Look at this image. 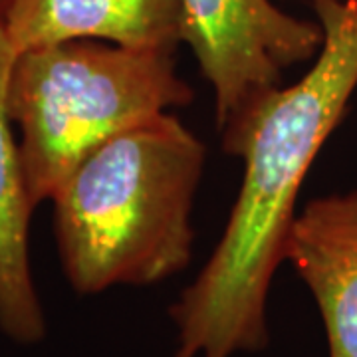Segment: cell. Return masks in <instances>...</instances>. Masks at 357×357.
<instances>
[{"label": "cell", "instance_id": "cell-7", "mask_svg": "<svg viewBox=\"0 0 357 357\" xmlns=\"http://www.w3.org/2000/svg\"><path fill=\"white\" fill-rule=\"evenodd\" d=\"M16 50L0 24V332L18 345L48 335L30 264V218L34 204L26 187L20 147L8 114V82Z\"/></svg>", "mask_w": 357, "mask_h": 357}, {"label": "cell", "instance_id": "cell-3", "mask_svg": "<svg viewBox=\"0 0 357 357\" xmlns=\"http://www.w3.org/2000/svg\"><path fill=\"white\" fill-rule=\"evenodd\" d=\"M192 100L195 89L178 76L175 52L88 38L16 52L8 114L20 129L32 204L52 201L105 141Z\"/></svg>", "mask_w": 357, "mask_h": 357}, {"label": "cell", "instance_id": "cell-1", "mask_svg": "<svg viewBox=\"0 0 357 357\" xmlns=\"http://www.w3.org/2000/svg\"><path fill=\"white\" fill-rule=\"evenodd\" d=\"M324 30L314 66L278 86L220 135L244 175L208 262L169 307L171 357H232L270 345L268 294L284 262L302 183L357 88V2L310 0Z\"/></svg>", "mask_w": 357, "mask_h": 357}, {"label": "cell", "instance_id": "cell-6", "mask_svg": "<svg viewBox=\"0 0 357 357\" xmlns=\"http://www.w3.org/2000/svg\"><path fill=\"white\" fill-rule=\"evenodd\" d=\"M4 32L16 52L64 40L177 52L181 0H13Z\"/></svg>", "mask_w": 357, "mask_h": 357}, {"label": "cell", "instance_id": "cell-4", "mask_svg": "<svg viewBox=\"0 0 357 357\" xmlns=\"http://www.w3.org/2000/svg\"><path fill=\"white\" fill-rule=\"evenodd\" d=\"M183 42L215 91L217 129L234 126L282 74L314 60L324 44L318 20L284 13L272 0H181Z\"/></svg>", "mask_w": 357, "mask_h": 357}, {"label": "cell", "instance_id": "cell-5", "mask_svg": "<svg viewBox=\"0 0 357 357\" xmlns=\"http://www.w3.org/2000/svg\"><path fill=\"white\" fill-rule=\"evenodd\" d=\"M284 260L318 304L328 357H357V191L312 199L294 218Z\"/></svg>", "mask_w": 357, "mask_h": 357}, {"label": "cell", "instance_id": "cell-2", "mask_svg": "<svg viewBox=\"0 0 357 357\" xmlns=\"http://www.w3.org/2000/svg\"><path fill=\"white\" fill-rule=\"evenodd\" d=\"M206 147L173 114L105 141L54 195L60 264L72 290L151 286L192 260V206Z\"/></svg>", "mask_w": 357, "mask_h": 357}, {"label": "cell", "instance_id": "cell-9", "mask_svg": "<svg viewBox=\"0 0 357 357\" xmlns=\"http://www.w3.org/2000/svg\"><path fill=\"white\" fill-rule=\"evenodd\" d=\"M351 2H357V0H351Z\"/></svg>", "mask_w": 357, "mask_h": 357}, {"label": "cell", "instance_id": "cell-8", "mask_svg": "<svg viewBox=\"0 0 357 357\" xmlns=\"http://www.w3.org/2000/svg\"><path fill=\"white\" fill-rule=\"evenodd\" d=\"M10 2L13 0H0V24H4V18H6L8 8H10Z\"/></svg>", "mask_w": 357, "mask_h": 357}]
</instances>
